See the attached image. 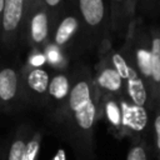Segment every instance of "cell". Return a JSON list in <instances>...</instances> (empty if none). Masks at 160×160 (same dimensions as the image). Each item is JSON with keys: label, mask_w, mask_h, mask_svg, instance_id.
<instances>
[{"label": "cell", "mask_w": 160, "mask_h": 160, "mask_svg": "<svg viewBox=\"0 0 160 160\" xmlns=\"http://www.w3.org/2000/svg\"><path fill=\"white\" fill-rule=\"evenodd\" d=\"M71 90V84L70 80L66 75L64 74H56L50 79L49 89H48V101L46 104H54L55 105V111L60 109Z\"/></svg>", "instance_id": "52a82bcc"}, {"label": "cell", "mask_w": 160, "mask_h": 160, "mask_svg": "<svg viewBox=\"0 0 160 160\" xmlns=\"http://www.w3.org/2000/svg\"><path fill=\"white\" fill-rule=\"evenodd\" d=\"M42 141V132L41 131H32L22 155V160H39L40 149Z\"/></svg>", "instance_id": "5bb4252c"}, {"label": "cell", "mask_w": 160, "mask_h": 160, "mask_svg": "<svg viewBox=\"0 0 160 160\" xmlns=\"http://www.w3.org/2000/svg\"><path fill=\"white\" fill-rule=\"evenodd\" d=\"M4 8H5V0H0V34H1V22H2Z\"/></svg>", "instance_id": "7402d4cb"}, {"label": "cell", "mask_w": 160, "mask_h": 160, "mask_svg": "<svg viewBox=\"0 0 160 160\" xmlns=\"http://www.w3.org/2000/svg\"><path fill=\"white\" fill-rule=\"evenodd\" d=\"M159 160H160V158H159Z\"/></svg>", "instance_id": "d4e9b609"}, {"label": "cell", "mask_w": 160, "mask_h": 160, "mask_svg": "<svg viewBox=\"0 0 160 160\" xmlns=\"http://www.w3.org/2000/svg\"><path fill=\"white\" fill-rule=\"evenodd\" d=\"M79 22L76 18L74 16H66L61 20V22L58 25L55 34H54V44L56 46H64L66 45L74 36L75 31L78 30Z\"/></svg>", "instance_id": "7c38bea8"}, {"label": "cell", "mask_w": 160, "mask_h": 160, "mask_svg": "<svg viewBox=\"0 0 160 160\" xmlns=\"http://www.w3.org/2000/svg\"><path fill=\"white\" fill-rule=\"evenodd\" d=\"M122 81H125L126 91H128L129 99L131 100V104L144 108L148 101L146 88H145L142 79L136 74V71L131 66H130L128 74L124 76Z\"/></svg>", "instance_id": "ba28073f"}, {"label": "cell", "mask_w": 160, "mask_h": 160, "mask_svg": "<svg viewBox=\"0 0 160 160\" xmlns=\"http://www.w3.org/2000/svg\"><path fill=\"white\" fill-rule=\"evenodd\" d=\"M22 100L32 104H46L50 75L44 68H32L26 65L21 74Z\"/></svg>", "instance_id": "6da1fadb"}, {"label": "cell", "mask_w": 160, "mask_h": 160, "mask_svg": "<svg viewBox=\"0 0 160 160\" xmlns=\"http://www.w3.org/2000/svg\"><path fill=\"white\" fill-rule=\"evenodd\" d=\"M22 100L21 78L18 70L10 66L0 69V111L9 112Z\"/></svg>", "instance_id": "3957f363"}, {"label": "cell", "mask_w": 160, "mask_h": 160, "mask_svg": "<svg viewBox=\"0 0 160 160\" xmlns=\"http://www.w3.org/2000/svg\"><path fill=\"white\" fill-rule=\"evenodd\" d=\"M51 160H66V152L64 149H58Z\"/></svg>", "instance_id": "ffe728a7"}, {"label": "cell", "mask_w": 160, "mask_h": 160, "mask_svg": "<svg viewBox=\"0 0 160 160\" xmlns=\"http://www.w3.org/2000/svg\"><path fill=\"white\" fill-rule=\"evenodd\" d=\"M40 2V0H25V16H26V14L35 6V5H38Z\"/></svg>", "instance_id": "44dd1931"}, {"label": "cell", "mask_w": 160, "mask_h": 160, "mask_svg": "<svg viewBox=\"0 0 160 160\" xmlns=\"http://www.w3.org/2000/svg\"><path fill=\"white\" fill-rule=\"evenodd\" d=\"M136 61H138V66L141 70V72L146 78H150V74H151V69H150V50H146L144 48H139L136 50Z\"/></svg>", "instance_id": "2e32d148"}, {"label": "cell", "mask_w": 160, "mask_h": 160, "mask_svg": "<svg viewBox=\"0 0 160 160\" xmlns=\"http://www.w3.org/2000/svg\"><path fill=\"white\" fill-rule=\"evenodd\" d=\"M126 160H149L148 156V146L144 140H136L132 146L129 149Z\"/></svg>", "instance_id": "9a60e30c"}, {"label": "cell", "mask_w": 160, "mask_h": 160, "mask_svg": "<svg viewBox=\"0 0 160 160\" xmlns=\"http://www.w3.org/2000/svg\"><path fill=\"white\" fill-rule=\"evenodd\" d=\"M150 69L151 81L154 85L160 84V36H154L150 46Z\"/></svg>", "instance_id": "4fadbf2b"}, {"label": "cell", "mask_w": 160, "mask_h": 160, "mask_svg": "<svg viewBox=\"0 0 160 160\" xmlns=\"http://www.w3.org/2000/svg\"><path fill=\"white\" fill-rule=\"evenodd\" d=\"M31 132H32L31 129L25 124L16 128V130L11 134V136L8 141L4 156L0 160H22L26 142H28Z\"/></svg>", "instance_id": "8992f818"}, {"label": "cell", "mask_w": 160, "mask_h": 160, "mask_svg": "<svg viewBox=\"0 0 160 160\" xmlns=\"http://www.w3.org/2000/svg\"><path fill=\"white\" fill-rule=\"evenodd\" d=\"M104 115L110 125L112 132L118 136H122V115H121V106L114 99H108L104 102Z\"/></svg>", "instance_id": "30bf717a"}, {"label": "cell", "mask_w": 160, "mask_h": 160, "mask_svg": "<svg viewBox=\"0 0 160 160\" xmlns=\"http://www.w3.org/2000/svg\"><path fill=\"white\" fill-rule=\"evenodd\" d=\"M78 160H81V159H78Z\"/></svg>", "instance_id": "cb8c5ba5"}, {"label": "cell", "mask_w": 160, "mask_h": 160, "mask_svg": "<svg viewBox=\"0 0 160 160\" xmlns=\"http://www.w3.org/2000/svg\"><path fill=\"white\" fill-rule=\"evenodd\" d=\"M120 106L122 115V136L140 134L148 124V114L145 108L136 106L126 101H121Z\"/></svg>", "instance_id": "5b68a950"}, {"label": "cell", "mask_w": 160, "mask_h": 160, "mask_svg": "<svg viewBox=\"0 0 160 160\" xmlns=\"http://www.w3.org/2000/svg\"><path fill=\"white\" fill-rule=\"evenodd\" d=\"M26 20V38L28 42L35 48L42 46L49 38V11L39 2L25 16Z\"/></svg>", "instance_id": "277c9868"}, {"label": "cell", "mask_w": 160, "mask_h": 160, "mask_svg": "<svg viewBox=\"0 0 160 160\" xmlns=\"http://www.w3.org/2000/svg\"><path fill=\"white\" fill-rule=\"evenodd\" d=\"M79 8L82 20L88 26H99L105 15L104 0H79Z\"/></svg>", "instance_id": "9c48e42d"}, {"label": "cell", "mask_w": 160, "mask_h": 160, "mask_svg": "<svg viewBox=\"0 0 160 160\" xmlns=\"http://www.w3.org/2000/svg\"><path fill=\"white\" fill-rule=\"evenodd\" d=\"M98 84L102 90H106L108 92L111 94H116L121 91L124 81L120 74L118 72V70L114 66H109L101 70L100 74L98 75Z\"/></svg>", "instance_id": "8fae6325"}, {"label": "cell", "mask_w": 160, "mask_h": 160, "mask_svg": "<svg viewBox=\"0 0 160 160\" xmlns=\"http://www.w3.org/2000/svg\"><path fill=\"white\" fill-rule=\"evenodd\" d=\"M46 61V56L45 54H41L39 51H35L32 55H30L29 58V66L32 68H42V64Z\"/></svg>", "instance_id": "e0dca14e"}, {"label": "cell", "mask_w": 160, "mask_h": 160, "mask_svg": "<svg viewBox=\"0 0 160 160\" xmlns=\"http://www.w3.org/2000/svg\"><path fill=\"white\" fill-rule=\"evenodd\" d=\"M25 20V0H5L0 41L4 46L12 48Z\"/></svg>", "instance_id": "7a4b0ae2"}, {"label": "cell", "mask_w": 160, "mask_h": 160, "mask_svg": "<svg viewBox=\"0 0 160 160\" xmlns=\"http://www.w3.org/2000/svg\"><path fill=\"white\" fill-rule=\"evenodd\" d=\"M112 1H115V2H121V1H124V0H112Z\"/></svg>", "instance_id": "603a6c76"}, {"label": "cell", "mask_w": 160, "mask_h": 160, "mask_svg": "<svg viewBox=\"0 0 160 160\" xmlns=\"http://www.w3.org/2000/svg\"><path fill=\"white\" fill-rule=\"evenodd\" d=\"M41 1H42V5L48 9V11L58 9L59 5L62 2V0H41Z\"/></svg>", "instance_id": "d6986e66"}, {"label": "cell", "mask_w": 160, "mask_h": 160, "mask_svg": "<svg viewBox=\"0 0 160 160\" xmlns=\"http://www.w3.org/2000/svg\"><path fill=\"white\" fill-rule=\"evenodd\" d=\"M154 132H155V145L160 158V112H158L154 119Z\"/></svg>", "instance_id": "ac0fdd59"}]
</instances>
